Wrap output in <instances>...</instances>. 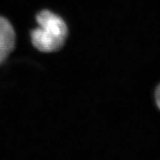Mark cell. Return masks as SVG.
<instances>
[{
  "label": "cell",
  "mask_w": 160,
  "mask_h": 160,
  "mask_svg": "<svg viewBox=\"0 0 160 160\" xmlns=\"http://www.w3.org/2000/svg\"><path fill=\"white\" fill-rule=\"evenodd\" d=\"M39 28L31 32L32 45L42 53L61 50L68 37V28L61 17L48 10L40 11L36 17Z\"/></svg>",
  "instance_id": "1"
},
{
  "label": "cell",
  "mask_w": 160,
  "mask_h": 160,
  "mask_svg": "<svg viewBox=\"0 0 160 160\" xmlns=\"http://www.w3.org/2000/svg\"><path fill=\"white\" fill-rule=\"evenodd\" d=\"M16 45V33L11 22L0 16V65L12 53Z\"/></svg>",
  "instance_id": "2"
},
{
  "label": "cell",
  "mask_w": 160,
  "mask_h": 160,
  "mask_svg": "<svg viewBox=\"0 0 160 160\" xmlns=\"http://www.w3.org/2000/svg\"><path fill=\"white\" fill-rule=\"evenodd\" d=\"M154 99L156 105H157L158 108L160 110V83L156 88L154 92Z\"/></svg>",
  "instance_id": "3"
}]
</instances>
